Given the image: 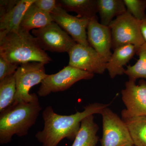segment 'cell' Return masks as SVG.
Returning a JSON list of instances; mask_svg holds the SVG:
<instances>
[{
    "mask_svg": "<svg viewBox=\"0 0 146 146\" xmlns=\"http://www.w3.org/2000/svg\"><path fill=\"white\" fill-rule=\"evenodd\" d=\"M35 5L43 11L51 13L57 6V1L55 0H36Z\"/></svg>",
    "mask_w": 146,
    "mask_h": 146,
    "instance_id": "cb8c5ba5",
    "label": "cell"
},
{
    "mask_svg": "<svg viewBox=\"0 0 146 146\" xmlns=\"http://www.w3.org/2000/svg\"><path fill=\"white\" fill-rule=\"evenodd\" d=\"M36 0H20L12 9L0 18V37L19 30L21 21L29 7Z\"/></svg>",
    "mask_w": 146,
    "mask_h": 146,
    "instance_id": "4fadbf2b",
    "label": "cell"
},
{
    "mask_svg": "<svg viewBox=\"0 0 146 146\" xmlns=\"http://www.w3.org/2000/svg\"><path fill=\"white\" fill-rule=\"evenodd\" d=\"M16 93L14 74L0 80V113L14 104Z\"/></svg>",
    "mask_w": 146,
    "mask_h": 146,
    "instance_id": "ffe728a7",
    "label": "cell"
},
{
    "mask_svg": "<svg viewBox=\"0 0 146 146\" xmlns=\"http://www.w3.org/2000/svg\"><path fill=\"white\" fill-rule=\"evenodd\" d=\"M140 27L141 33L146 43V15L145 18L142 21H141Z\"/></svg>",
    "mask_w": 146,
    "mask_h": 146,
    "instance_id": "484cf974",
    "label": "cell"
},
{
    "mask_svg": "<svg viewBox=\"0 0 146 146\" xmlns=\"http://www.w3.org/2000/svg\"><path fill=\"white\" fill-rule=\"evenodd\" d=\"M42 107L39 100L14 103L0 113V143H10L16 135H27L30 129L36 123Z\"/></svg>",
    "mask_w": 146,
    "mask_h": 146,
    "instance_id": "3957f363",
    "label": "cell"
},
{
    "mask_svg": "<svg viewBox=\"0 0 146 146\" xmlns=\"http://www.w3.org/2000/svg\"><path fill=\"white\" fill-rule=\"evenodd\" d=\"M140 23L141 21L127 11L113 20L109 25L112 33V49L128 44L133 45L137 49L145 43Z\"/></svg>",
    "mask_w": 146,
    "mask_h": 146,
    "instance_id": "5b68a950",
    "label": "cell"
},
{
    "mask_svg": "<svg viewBox=\"0 0 146 146\" xmlns=\"http://www.w3.org/2000/svg\"><path fill=\"white\" fill-rule=\"evenodd\" d=\"M32 33L44 50L52 52H68L76 42L56 23L33 29Z\"/></svg>",
    "mask_w": 146,
    "mask_h": 146,
    "instance_id": "ba28073f",
    "label": "cell"
},
{
    "mask_svg": "<svg viewBox=\"0 0 146 146\" xmlns=\"http://www.w3.org/2000/svg\"><path fill=\"white\" fill-rule=\"evenodd\" d=\"M101 146H133L124 121L108 107L103 110Z\"/></svg>",
    "mask_w": 146,
    "mask_h": 146,
    "instance_id": "8992f818",
    "label": "cell"
},
{
    "mask_svg": "<svg viewBox=\"0 0 146 146\" xmlns=\"http://www.w3.org/2000/svg\"><path fill=\"white\" fill-rule=\"evenodd\" d=\"M94 77L93 73L68 65L57 73L48 75L41 82L37 94L39 96L46 97L52 92L65 91L77 82Z\"/></svg>",
    "mask_w": 146,
    "mask_h": 146,
    "instance_id": "52a82bcc",
    "label": "cell"
},
{
    "mask_svg": "<svg viewBox=\"0 0 146 146\" xmlns=\"http://www.w3.org/2000/svg\"><path fill=\"white\" fill-rule=\"evenodd\" d=\"M18 1H1L0 2V16L1 17L7 13L15 6Z\"/></svg>",
    "mask_w": 146,
    "mask_h": 146,
    "instance_id": "d4e9b609",
    "label": "cell"
},
{
    "mask_svg": "<svg viewBox=\"0 0 146 146\" xmlns=\"http://www.w3.org/2000/svg\"><path fill=\"white\" fill-rule=\"evenodd\" d=\"M18 64L11 63L0 56V80L14 74L18 68Z\"/></svg>",
    "mask_w": 146,
    "mask_h": 146,
    "instance_id": "603a6c76",
    "label": "cell"
},
{
    "mask_svg": "<svg viewBox=\"0 0 146 146\" xmlns=\"http://www.w3.org/2000/svg\"><path fill=\"white\" fill-rule=\"evenodd\" d=\"M127 11L139 21L145 17L146 0H123Z\"/></svg>",
    "mask_w": 146,
    "mask_h": 146,
    "instance_id": "7402d4cb",
    "label": "cell"
},
{
    "mask_svg": "<svg viewBox=\"0 0 146 146\" xmlns=\"http://www.w3.org/2000/svg\"><path fill=\"white\" fill-rule=\"evenodd\" d=\"M99 127L94 121V115L87 116L81 121V126L72 146H97Z\"/></svg>",
    "mask_w": 146,
    "mask_h": 146,
    "instance_id": "2e32d148",
    "label": "cell"
},
{
    "mask_svg": "<svg viewBox=\"0 0 146 146\" xmlns=\"http://www.w3.org/2000/svg\"><path fill=\"white\" fill-rule=\"evenodd\" d=\"M110 104L98 103L90 104L82 112L77 111L70 115L56 114L51 106L46 108L42 113L44 127L35 136L42 146H57L64 138L74 141L84 118L91 115L101 114Z\"/></svg>",
    "mask_w": 146,
    "mask_h": 146,
    "instance_id": "6da1fadb",
    "label": "cell"
},
{
    "mask_svg": "<svg viewBox=\"0 0 146 146\" xmlns=\"http://www.w3.org/2000/svg\"><path fill=\"white\" fill-rule=\"evenodd\" d=\"M53 22L50 13L38 8L34 3L31 5L24 15L20 28L27 31L44 27Z\"/></svg>",
    "mask_w": 146,
    "mask_h": 146,
    "instance_id": "e0dca14e",
    "label": "cell"
},
{
    "mask_svg": "<svg viewBox=\"0 0 146 146\" xmlns=\"http://www.w3.org/2000/svg\"><path fill=\"white\" fill-rule=\"evenodd\" d=\"M136 54L139 59L133 65H129L125 72L129 80L136 82L138 79H146V43L137 49Z\"/></svg>",
    "mask_w": 146,
    "mask_h": 146,
    "instance_id": "44dd1931",
    "label": "cell"
},
{
    "mask_svg": "<svg viewBox=\"0 0 146 146\" xmlns=\"http://www.w3.org/2000/svg\"><path fill=\"white\" fill-rule=\"evenodd\" d=\"M50 14L53 22L70 35L76 43L85 46H90L86 31L89 20L72 16L58 5Z\"/></svg>",
    "mask_w": 146,
    "mask_h": 146,
    "instance_id": "8fae6325",
    "label": "cell"
},
{
    "mask_svg": "<svg viewBox=\"0 0 146 146\" xmlns=\"http://www.w3.org/2000/svg\"><path fill=\"white\" fill-rule=\"evenodd\" d=\"M121 91L122 99L126 109L121 112L122 119L146 116V81L141 80L138 84L129 80Z\"/></svg>",
    "mask_w": 146,
    "mask_h": 146,
    "instance_id": "9c48e42d",
    "label": "cell"
},
{
    "mask_svg": "<svg viewBox=\"0 0 146 146\" xmlns=\"http://www.w3.org/2000/svg\"><path fill=\"white\" fill-rule=\"evenodd\" d=\"M45 63L31 62L18 66L14 76L16 80V93L15 102H32L39 100L35 94H30L32 87L41 83L48 76Z\"/></svg>",
    "mask_w": 146,
    "mask_h": 146,
    "instance_id": "277c9868",
    "label": "cell"
},
{
    "mask_svg": "<svg viewBox=\"0 0 146 146\" xmlns=\"http://www.w3.org/2000/svg\"><path fill=\"white\" fill-rule=\"evenodd\" d=\"M123 120L126 124L133 145L146 146V116Z\"/></svg>",
    "mask_w": 146,
    "mask_h": 146,
    "instance_id": "d6986e66",
    "label": "cell"
},
{
    "mask_svg": "<svg viewBox=\"0 0 146 146\" xmlns=\"http://www.w3.org/2000/svg\"><path fill=\"white\" fill-rule=\"evenodd\" d=\"M0 56L18 65L31 62L46 64L52 60L36 38L29 31L21 28L18 31L0 37Z\"/></svg>",
    "mask_w": 146,
    "mask_h": 146,
    "instance_id": "7a4b0ae2",
    "label": "cell"
},
{
    "mask_svg": "<svg viewBox=\"0 0 146 146\" xmlns=\"http://www.w3.org/2000/svg\"><path fill=\"white\" fill-rule=\"evenodd\" d=\"M98 13L100 23L109 26L115 17L127 11L123 0H98Z\"/></svg>",
    "mask_w": 146,
    "mask_h": 146,
    "instance_id": "ac0fdd59",
    "label": "cell"
},
{
    "mask_svg": "<svg viewBox=\"0 0 146 146\" xmlns=\"http://www.w3.org/2000/svg\"></svg>",
    "mask_w": 146,
    "mask_h": 146,
    "instance_id": "4316f807",
    "label": "cell"
},
{
    "mask_svg": "<svg viewBox=\"0 0 146 146\" xmlns=\"http://www.w3.org/2000/svg\"><path fill=\"white\" fill-rule=\"evenodd\" d=\"M69 65L93 74H103L108 60L92 47L76 44L68 52Z\"/></svg>",
    "mask_w": 146,
    "mask_h": 146,
    "instance_id": "30bf717a",
    "label": "cell"
},
{
    "mask_svg": "<svg viewBox=\"0 0 146 146\" xmlns=\"http://www.w3.org/2000/svg\"><path fill=\"white\" fill-rule=\"evenodd\" d=\"M57 5L67 12H75L77 17L82 19L91 20L98 13V0H60L57 1Z\"/></svg>",
    "mask_w": 146,
    "mask_h": 146,
    "instance_id": "9a60e30c",
    "label": "cell"
},
{
    "mask_svg": "<svg viewBox=\"0 0 146 146\" xmlns=\"http://www.w3.org/2000/svg\"><path fill=\"white\" fill-rule=\"evenodd\" d=\"M87 35L90 46L109 60L112 54V33L110 27L99 23L97 16L89 20Z\"/></svg>",
    "mask_w": 146,
    "mask_h": 146,
    "instance_id": "7c38bea8",
    "label": "cell"
},
{
    "mask_svg": "<svg viewBox=\"0 0 146 146\" xmlns=\"http://www.w3.org/2000/svg\"><path fill=\"white\" fill-rule=\"evenodd\" d=\"M136 47L131 44L118 47L113 50L106 65V70L111 78L124 74V67L136 54Z\"/></svg>",
    "mask_w": 146,
    "mask_h": 146,
    "instance_id": "5bb4252c",
    "label": "cell"
}]
</instances>
